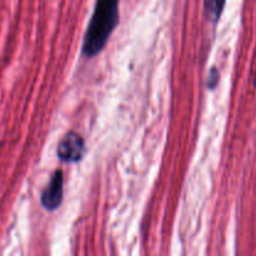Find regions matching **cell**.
I'll list each match as a JSON object with an SVG mask.
<instances>
[{"mask_svg":"<svg viewBox=\"0 0 256 256\" xmlns=\"http://www.w3.org/2000/svg\"><path fill=\"white\" fill-rule=\"evenodd\" d=\"M226 0H204V9L206 18L212 22H216L224 10Z\"/></svg>","mask_w":256,"mask_h":256,"instance_id":"cell-4","label":"cell"},{"mask_svg":"<svg viewBox=\"0 0 256 256\" xmlns=\"http://www.w3.org/2000/svg\"><path fill=\"white\" fill-rule=\"evenodd\" d=\"M64 176L62 170H56L52 174V179L48 182L46 188L42 194V204L46 210H55L59 208L62 200V189H64Z\"/></svg>","mask_w":256,"mask_h":256,"instance_id":"cell-3","label":"cell"},{"mask_svg":"<svg viewBox=\"0 0 256 256\" xmlns=\"http://www.w3.org/2000/svg\"><path fill=\"white\" fill-rule=\"evenodd\" d=\"M218 82H219V72H218V69L212 68L209 72V76H208V88H209V89H214L218 85Z\"/></svg>","mask_w":256,"mask_h":256,"instance_id":"cell-5","label":"cell"},{"mask_svg":"<svg viewBox=\"0 0 256 256\" xmlns=\"http://www.w3.org/2000/svg\"><path fill=\"white\" fill-rule=\"evenodd\" d=\"M119 22V0H96L82 42V54L94 56L104 49Z\"/></svg>","mask_w":256,"mask_h":256,"instance_id":"cell-1","label":"cell"},{"mask_svg":"<svg viewBox=\"0 0 256 256\" xmlns=\"http://www.w3.org/2000/svg\"><path fill=\"white\" fill-rule=\"evenodd\" d=\"M254 82H255V85H256V75H255V79H254Z\"/></svg>","mask_w":256,"mask_h":256,"instance_id":"cell-6","label":"cell"},{"mask_svg":"<svg viewBox=\"0 0 256 256\" xmlns=\"http://www.w3.org/2000/svg\"><path fill=\"white\" fill-rule=\"evenodd\" d=\"M86 152L84 139L76 132H68L60 142L56 154L65 162H78Z\"/></svg>","mask_w":256,"mask_h":256,"instance_id":"cell-2","label":"cell"}]
</instances>
